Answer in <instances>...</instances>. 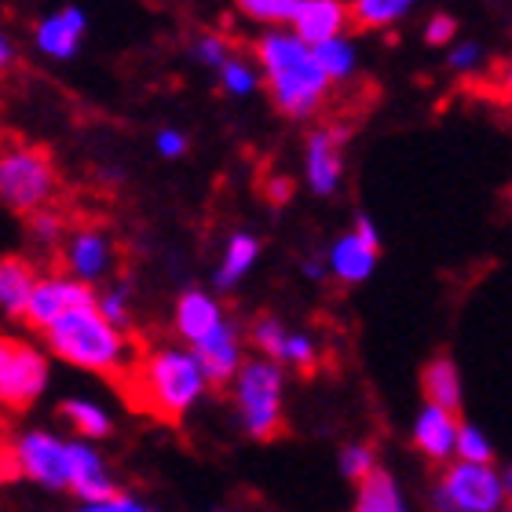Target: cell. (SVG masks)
I'll use <instances>...</instances> for the list:
<instances>
[{"label":"cell","instance_id":"6da1fadb","mask_svg":"<svg viewBox=\"0 0 512 512\" xmlns=\"http://www.w3.org/2000/svg\"><path fill=\"white\" fill-rule=\"evenodd\" d=\"M256 66L275 107L286 118H308L330 92V77L315 59V48L293 30H267L256 41Z\"/></svg>","mask_w":512,"mask_h":512},{"label":"cell","instance_id":"7a4b0ae2","mask_svg":"<svg viewBox=\"0 0 512 512\" xmlns=\"http://www.w3.org/2000/svg\"><path fill=\"white\" fill-rule=\"evenodd\" d=\"M48 348H52L63 363H74L81 370H96V374H110L125 366V337L118 326H110L99 308H77L70 315L55 322L52 330H44Z\"/></svg>","mask_w":512,"mask_h":512},{"label":"cell","instance_id":"3957f363","mask_svg":"<svg viewBox=\"0 0 512 512\" xmlns=\"http://www.w3.org/2000/svg\"><path fill=\"white\" fill-rule=\"evenodd\" d=\"M8 476H26L48 491H74L77 480V443L59 439L55 432H22L8 450Z\"/></svg>","mask_w":512,"mask_h":512},{"label":"cell","instance_id":"277c9868","mask_svg":"<svg viewBox=\"0 0 512 512\" xmlns=\"http://www.w3.org/2000/svg\"><path fill=\"white\" fill-rule=\"evenodd\" d=\"M143 381H147L150 403L158 406L165 417H180L187 414L198 399H202L205 377L202 363L194 352H183V348H161L147 359V370H143Z\"/></svg>","mask_w":512,"mask_h":512},{"label":"cell","instance_id":"5b68a950","mask_svg":"<svg viewBox=\"0 0 512 512\" xmlns=\"http://www.w3.org/2000/svg\"><path fill=\"white\" fill-rule=\"evenodd\" d=\"M55 191V165L37 147H11L0 158V198L11 213H41Z\"/></svg>","mask_w":512,"mask_h":512},{"label":"cell","instance_id":"8992f818","mask_svg":"<svg viewBox=\"0 0 512 512\" xmlns=\"http://www.w3.org/2000/svg\"><path fill=\"white\" fill-rule=\"evenodd\" d=\"M238 417L249 436L267 439L282 421V370L278 363H246L235 381Z\"/></svg>","mask_w":512,"mask_h":512},{"label":"cell","instance_id":"52a82bcc","mask_svg":"<svg viewBox=\"0 0 512 512\" xmlns=\"http://www.w3.org/2000/svg\"><path fill=\"white\" fill-rule=\"evenodd\" d=\"M48 384V363L26 341H0V399L4 406H30Z\"/></svg>","mask_w":512,"mask_h":512},{"label":"cell","instance_id":"ba28073f","mask_svg":"<svg viewBox=\"0 0 512 512\" xmlns=\"http://www.w3.org/2000/svg\"><path fill=\"white\" fill-rule=\"evenodd\" d=\"M96 300L99 297L85 286V282L52 275V278H41V282H37L30 308H26L22 319L30 322L33 330H52L63 315H70V311H77V308H92Z\"/></svg>","mask_w":512,"mask_h":512},{"label":"cell","instance_id":"9c48e42d","mask_svg":"<svg viewBox=\"0 0 512 512\" xmlns=\"http://www.w3.org/2000/svg\"><path fill=\"white\" fill-rule=\"evenodd\" d=\"M465 512H498L505 505V480L491 465H450L447 480L439 483Z\"/></svg>","mask_w":512,"mask_h":512},{"label":"cell","instance_id":"30bf717a","mask_svg":"<svg viewBox=\"0 0 512 512\" xmlns=\"http://www.w3.org/2000/svg\"><path fill=\"white\" fill-rule=\"evenodd\" d=\"M348 128H315L304 147V176L315 194H333L341 187V143Z\"/></svg>","mask_w":512,"mask_h":512},{"label":"cell","instance_id":"8fae6325","mask_svg":"<svg viewBox=\"0 0 512 512\" xmlns=\"http://www.w3.org/2000/svg\"><path fill=\"white\" fill-rule=\"evenodd\" d=\"M88 30V15L77 4L70 8H59L52 11L48 19L37 22V30H33V44H37V52L48 55V59H74L77 48H81V37Z\"/></svg>","mask_w":512,"mask_h":512},{"label":"cell","instance_id":"7c38bea8","mask_svg":"<svg viewBox=\"0 0 512 512\" xmlns=\"http://www.w3.org/2000/svg\"><path fill=\"white\" fill-rule=\"evenodd\" d=\"M348 19H352V8L341 0H304L297 22H293V33L300 41H308L311 48H319V44L341 37Z\"/></svg>","mask_w":512,"mask_h":512},{"label":"cell","instance_id":"4fadbf2b","mask_svg":"<svg viewBox=\"0 0 512 512\" xmlns=\"http://www.w3.org/2000/svg\"><path fill=\"white\" fill-rule=\"evenodd\" d=\"M194 355H198V363H202L205 377L209 381H231V377L242 374V348H238V333L235 326H220V330H213L209 337H202V341L191 348Z\"/></svg>","mask_w":512,"mask_h":512},{"label":"cell","instance_id":"5bb4252c","mask_svg":"<svg viewBox=\"0 0 512 512\" xmlns=\"http://www.w3.org/2000/svg\"><path fill=\"white\" fill-rule=\"evenodd\" d=\"M458 432H461V425H454V414L432 403H428L414 421V443L425 450L432 461H447L450 454H458Z\"/></svg>","mask_w":512,"mask_h":512},{"label":"cell","instance_id":"9a60e30c","mask_svg":"<svg viewBox=\"0 0 512 512\" xmlns=\"http://www.w3.org/2000/svg\"><path fill=\"white\" fill-rule=\"evenodd\" d=\"M220 326H224V315H220V304L209 293H202V289L183 293L180 304H176V330H180L183 341L198 344Z\"/></svg>","mask_w":512,"mask_h":512},{"label":"cell","instance_id":"2e32d148","mask_svg":"<svg viewBox=\"0 0 512 512\" xmlns=\"http://www.w3.org/2000/svg\"><path fill=\"white\" fill-rule=\"evenodd\" d=\"M66 267H70L77 282H85V286L107 275V267H110L107 235H99V231H81V235L70 238V246H66Z\"/></svg>","mask_w":512,"mask_h":512},{"label":"cell","instance_id":"e0dca14e","mask_svg":"<svg viewBox=\"0 0 512 512\" xmlns=\"http://www.w3.org/2000/svg\"><path fill=\"white\" fill-rule=\"evenodd\" d=\"M377 253H381V249L366 246L363 238L352 231V235H344V238H337V242H333L330 260H326V264H330V271L341 278V282H352V286H355V282H366V278L374 275Z\"/></svg>","mask_w":512,"mask_h":512},{"label":"cell","instance_id":"ac0fdd59","mask_svg":"<svg viewBox=\"0 0 512 512\" xmlns=\"http://www.w3.org/2000/svg\"><path fill=\"white\" fill-rule=\"evenodd\" d=\"M41 278L33 275V267L26 260H15V256H4L0 260V308L4 315H26L33 300V289H37Z\"/></svg>","mask_w":512,"mask_h":512},{"label":"cell","instance_id":"d6986e66","mask_svg":"<svg viewBox=\"0 0 512 512\" xmlns=\"http://www.w3.org/2000/svg\"><path fill=\"white\" fill-rule=\"evenodd\" d=\"M74 494L81 498V505L88 502H107L114 498V480L107 476V465L99 461V454L88 443H77V480H74Z\"/></svg>","mask_w":512,"mask_h":512},{"label":"cell","instance_id":"ffe728a7","mask_svg":"<svg viewBox=\"0 0 512 512\" xmlns=\"http://www.w3.org/2000/svg\"><path fill=\"white\" fill-rule=\"evenodd\" d=\"M256 256H260V242L253 235H246V231L231 235V242L224 249V260L216 267V289H235L253 271Z\"/></svg>","mask_w":512,"mask_h":512},{"label":"cell","instance_id":"44dd1931","mask_svg":"<svg viewBox=\"0 0 512 512\" xmlns=\"http://www.w3.org/2000/svg\"><path fill=\"white\" fill-rule=\"evenodd\" d=\"M421 384H425V395L432 406H443L450 414L461 406V377H458V366L450 363V359L428 363L425 374H421Z\"/></svg>","mask_w":512,"mask_h":512},{"label":"cell","instance_id":"7402d4cb","mask_svg":"<svg viewBox=\"0 0 512 512\" xmlns=\"http://www.w3.org/2000/svg\"><path fill=\"white\" fill-rule=\"evenodd\" d=\"M355 512H406V502H403V494H399L392 476L377 469L370 480L359 483Z\"/></svg>","mask_w":512,"mask_h":512},{"label":"cell","instance_id":"603a6c76","mask_svg":"<svg viewBox=\"0 0 512 512\" xmlns=\"http://www.w3.org/2000/svg\"><path fill=\"white\" fill-rule=\"evenodd\" d=\"M417 0H352V22L355 26H366V30H381V26H392V22L406 19L414 11Z\"/></svg>","mask_w":512,"mask_h":512},{"label":"cell","instance_id":"cb8c5ba5","mask_svg":"<svg viewBox=\"0 0 512 512\" xmlns=\"http://www.w3.org/2000/svg\"><path fill=\"white\" fill-rule=\"evenodd\" d=\"M300 8H304V0H238V11H242L246 19L264 22L271 30H282V26L293 30Z\"/></svg>","mask_w":512,"mask_h":512},{"label":"cell","instance_id":"d4e9b609","mask_svg":"<svg viewBox=\"0 0 512 512\" xmlns=\"http://www.w3.org/2000/svg\"><path fill=\"white\" fill-rule=\"evenodd\" d=\"M315 59H319V66L326 70V77H330L333 85L337 81H348V77L355 74V63H359V55H355V44L348 41V37H333V41L319 44L315 48Z\"/></svg>","mask_w":512,"mask_h":512},{"label":"cell","instance_id":"484cf974","mask_svg":"<svg viewBox=\"0 0 512 512\" xmlns=\"http://www.w3.org/2000/svg\"><path fill=\"white\" fill-rule=\"evenodd\" d=\"M63 414L70 417V425L88 439H103L110 432L107 410L96 403H88V399H70V403H63Z\"/></svg>","mask_w":512,"mask_h":512},{"label":"cell","instance_id":"4316f807","mask_svg":"<svg viewBox=\"0 0 512 512\" xmlns=\"http://www.w3.org/2000/svg\"><path fill=\"white\" fill-rule=\"evenodd\" d=\"M220 81H224L227 96L246 99V96H253L256 85H260V70L249 66L246 59H227V63L220 66Z\"/></svg>","mask_w":512,"mask_h":512},{"label":"cell","instance_id":"83f0119b","mask_svg":"<svg viewBox=\"0 0 512 512\" xmlns=\"http://www.w3.org/2000/svg\"><path fill=\"white\" fill-rule=\"evenodd\" d=\"M253 341L256 348L267 355V359H275V363H286V344H289V333L282 330V322L278 319H260L253 326Z\"/></svg>","mask_w":512,"mask_h":512},{"label":"cell","instance_id":"f1b7e54d","mask_svg":"<svg viewBox=\"0 0 512 512\" xmlns=\"http://www.w3.org/2000/svg\"><path fill=\"white\" fill-rule=\"evenodd\" d=\"M494 447L491 439L483 436L476 425H461L458 432V461H469V465H491Z\"/></svg>","mask_w":512,"mask_h":512},{"label":"cell","instance_id":"f546056e","mask_svg":"<svg viewBox=\"0 0 512 512\" xmlns=\"http://www.w3.org/2000/svg\"><path fill=\"white\" fill-rule=\"evenodd\" d=\"M341 472L348 476V480H370L377 472L374 465V450L370 447H359V443H352V447H344L341 450Z\"/></svg>","mask_w":512,"mask_h":512},{"label":"cell","instance_id":"4dcf8cb0","mask_svg":"<svg viewBox=\"0 0 512 512\" xmlns=\"http://www.w3.org/2000/svg\"><path fill=\"white\" fill-rule=\"evenodd\" d=\"M96 308H99V315L110 322V326H125L128 322V289H110V293H103V297L96 300Z\"/></svg>","mask_w":512,"mask_h":512},{"label":"cell","instance_id":"1f68e13d","mask_svg":"<svg viewBox=\"0 0 512 512\" xmlns=\"http://www.w3.org/2000/svg\"><path fill=\"white\" fill-rule=\"evenodd\" d=\"M194 55H198V63L202 66H216V70L231 59V55H227V41L224 37H216V33L198 37V41H194Z\"/></svg>","mask_w":512,"mask_h":512},{"label":"cell","instance_id":"d6a6232c","mask_svg":"<svg viewBox=\"0 0 512 512\" xmlns=\"http://www.w3.org/2000/svg\"><path fill=\"white\" fill-rule=\"evenodd\" d=\"M480 44L476 41H461V44H454L450 48V55H447V66L450 70H458V74H465V70H472V66H480Z\"/></svg>","mask_w":512,"mask_h":512},{"label":"cell","instance_id":"836d02e7","mask_svg":"<svg viewBox=\"0 0 512 512\" xmlns=\"http://www.w3.org/2000/svg\"><path fill=\"white\" fill-rule=\"evenodd\" d=\"M154 147H158L161 158H183L187 154V136H183L180 128H158Z\"/></svg>","mask_w":512,"mask_h":512},{"label":"cell","instance_id":"e575fe53","mask_svg":"<svg viewBox=\"0 0 512 512\" xmlns=\"http://www.w3.org/2000/svg\"><path fill=\"white\" fill-rule=\"evenodd\" d=\"M454 30H458V22L450 19V15H432L425 26V41L432 44V48H443V44L454 41Z\"/></svg>","mask_w":512,"mask_h":512},{"label":"cell","instance_id":"d590c367","mask_svg":"<svg viewBox=\"0 0 512 512\" xmlns=\"http://www.w3.org/2000/svg\"><path fill=\"white\" fill-rule=\"evenodd\" d=\"M77 512H150V509L143 502H136V498H128V494H114V498H107V502L81 505Z\"/></svg>","mask_w":512,"mask_h":512},{"label":"cell","instance_id":"8d00e7d4","mask_svg":"<svg viewBox=\"0 0 512 512\" xmlns=\"http://www.w3.org/2000/svg\"><path fill=\"white\" fill-rule=\"evenodd\" d=\"M30 231H33V238L37 242H44V246H52L55 238H59V231H63V224H59V216H52V213H33L30 216Z\"/></svg>","mask_w":512,"mask_h":512},{"label":"cell","instance_id":"74e56055","mask_svg":"<svg viewBox=\"0 0 512 512\" xmlns=\"http://www.w3.org/2000/svg\"><path fill=\"white\" fill-rule=\"evenodd\" d=\"M311 359H315V344H311V337H304V333H289V344H286V363L311 366Z\"/></svg>","mask_w":512,"mask_h":512},{"label":"cell","instance_id":"f35d334b","mask_svg":"<svg viewBox=\"0 0 512 512\" xmlns=\"http://www.w3.org/2000/svg\"><path fill=\"white\" fill-rule=\"evenodd\" d=\"M355 235L363 238L366 246L381 249V235H377V227H374V220H370V216H359V220H355Z\"/></svg>","mask_w":512,"mask_h":512},{"label":"cell","instance_id":"ab89813d","mask_svg":"<svg viewBox=\"0 0 512 512\" xmlns=\"http://www.w3.org/2000/svg\"><path fill=\"white\" fill-rule=\"evenodd\" d=\"M432 509H436V512H465L458 502H454V498H450L447 491H443V487H439V491L432 494Z\"/></svg>","mask_w":512,"mask_h":512},{"label":"cell","instance_id":"60d3db41","mask_svg":"<svg viewBox=\"0 0 512 512\" xmlns=\"http://www.w3.org/2000/svg\"><path fill=\"white\" fill-rule=\"evenodd\" d=\"M267 191H271V198H275V202H286L289 194H293V183H289V180H275L271 187H267Z\"/></svg>","mask_w":512,"mask_h":512},{"label":"cell","instance_id":"b9f144b4","mask_svg":"<svg viewBox=\"0 0 512 512\" xmlns=\"http://www.w3.org/2000/svg\"><path fill=\"white\" fill-rule=\"evenodd\" d=\"M11 59H15V48L8 37H0V66H11Z\"/></svg>","mask_w":512,"mask_h":512},{"label":"cell","instance_id":"7bdbcfd3","mask_svg":"<svg viewBox=\"0 0 512 512\" xmlns=\"http://www.w3.org/2000/svg\"><path fill=\"white\" fill-rule=\"evenodd\" d=\"M304 275H308V278H315V282H319V278L326 275V267H322L319 260H308V264H304Z\"/></svg>","mask_w":512,"mask_h":512},{"label":"cell","instance_id":"ee69618b","mask_svg":"<svg viewBox=\"0 0 512 512\" xmlns=\"http://www.w3.org/2000/svg\"><path fill=\"white\" fill-rule=\"evenodd\" d=\"M502 88H505V99H509V103H512V63H509V66H505Z\"/></svg>","mask_w":512,"mask_h":512},{"label":"cell","instance_id":"f6af8a7d","mask_svg":"<svg viewBox=\"0 0 512 512\" xmlns=\"http://www.w3.org/2000/svg\"><path fill=\"white\" fill-rule=\"evenodd\" d=\"M502 480H505V494H509V498H512V469H509V472H505Z\"/></svg>","mask_w":512,"mask_h":512}]
</instances>
